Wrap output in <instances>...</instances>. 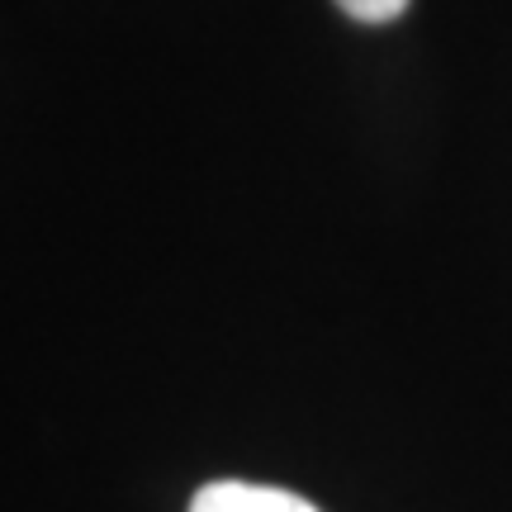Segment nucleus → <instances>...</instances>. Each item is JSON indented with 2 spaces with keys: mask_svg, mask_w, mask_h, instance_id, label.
Instances as JSON below:
<instances>
[{
  "mask_svg": "<svg viewBox=\"0 0 512 512\" xmlns=\"http://www.w3.org/2000/svg\"><path fill=\"white\" fill-rule=\"evenodd\" d=\"M190 512H318V508L309 498L290 494V489L219 479V484H204L200 494L190 498Z\"/></svg>",
  "mask_w": 512,
  "mask_h": 512,
  "instance_id": "1",
  "label": "nucleus"
},
{
  "mask_svg": "<svg viewBox=\"0 0 512 512\" xmlns=\"http://www.w3.org/2000/svg\"><path fill=\"white\" fill-rule=\"evenodd\" d=\"M337 5L361 24H384V19H399L408 10V0H337Z\"/></svg>",
  "mask_w": 512,
  "mask_h": 512,
  "instance_id": "2",
  "label": "nucleus"
}]
</instances>
